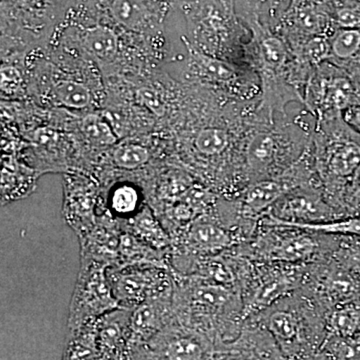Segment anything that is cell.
<instances>
[{
  "label": "cell",
  "mask_w": 360,
  "mask_h": 360,
  "mask_svg": "<svg viewBox=\"0 0 360 360\" xmlns=\"http://www.w3.org/2000/svg\"><path fill=\"white\" fill-rule=\"evenodd\" d=\"M311 146L315 170L329 202L360 165V137L338 116L314 122Z\"/></svg>",
  "instance_id": "cell-6"
},
{
  "label": "cell",
  "mask_w": 360,
  "mask_h": 360,
  "mask_svg": "<svg viewBox=\"0 0 360 360\" xmlns=\"http://www.w3.org/2000/svg\"><path fill=\"white\" fill-rule=\"evenodd\" d=\"M77 0H1L2 39L34 44L49 39Z\"/></svg>",
  "instance_id": "cell-7"
},
{
  "label": "cell",
  "mask_w": 360,
  "mask_h": 360,
  "mask_svg": "<svg viewBox=\"0 0 360 360\" xmlns=\"http://www.w3.org/2000/svg\"><path fill=\"white\" fill-rule=\"evenodd\" d=\"M110 265L80 257V269L68 312V333L84 328L104 314L122 309L108 278Z\"/></svg>",
  "instance_id": "cell-11"
},
{
  "label": "cell",
  "mask_w": 360,
  "mask_h": 360,
  "mask_svg": "<svg viewBox=\"0 0 360 360\" xmlns=\"http://www.w3.org/2000/svg\"><path fill=\"white\" fill-rule=\"evenodd\" d=\"M61 360H103L96 345V321L68 333Z\"/></svg>",
  "instance_id": "cell-25"
},
{
  "label": "cell",
  "mask_w": 360,
  "mask_h": 360,
  "mask_svg": "<svg viewBox=\"0 0 360 360\" xmlns=\"http://www.w3.org/2000/svg\"><path fill=\"white\" fill-rule=\"evenodd\" d=\"M82 129L90 143L96 146H111L117 139L108 122L99 115L86 116L82 120Z\"/></svg>",
  "instance_id": "cell-32"
},
{
  "label": "cell",
  "mask_w": 360,
  "mask_h": 360,
  "mask_svg": "<svg viewBox=\"0 0 360 360\" xmlns=\"http://www.w3.org/2000/svg\"><path fill=\"white\" fill-rule=\"evenodd\" d=\"M329 255L360 279V238L338 236L335 248Z\"/></svg>",
  "instance_id": "cell-29"
},
{
  "label": "cell",
  "mask_w": 360,
  "mask_h": 360,
  "mask_svg": "<svg viewBox=\"0 0 360 360\" xmlns=\"http://www.w3.org/2000/svg\"><path fill=\"white\" fill-rule=\"evenodd\" d=\"M330 63L347 70L360 82V26L338 28L329 37Z\"/></svg>",
  "instance_id": "cell-21"
},
{
  "label": "cell",
  "mask_w": 360,
  "mask_h": 360,
  "mask_svg": "<svg viewBox=\"0 0 360 360\" xmlns=\"http://www.w3.org/2000/svg\"><path fill=\"white\" fill-rule=\"evenodd\" d=\"M77 8L139 37H155L163 30L172 0H77Z\"/></svg>",
  "instance_id": "cell-9"
},
{
  "label": "cell",
  "mask_w": 360,
  "mask_h": 360,
  "mask_svg": "<svg viewBox=\"0 0 360 360\" xmlns=\"http://www.w3.org/2000/svg\"><path fill=\"white\" fill-rule=\"evenodd\" d=\"M342 118L348 127L360 137V104L345 110L342 113Z\"/></svg>",
  "instance_id": "cell-37"
},
{
  "label": "cell",
  "mask_w": 360,
  "mask_h": 360,
  "mask_svg": "<svg viewBox=\"0 0 360 360\" xmlns=\"http://www.w3.org/2000/svg\"><path fill=\"white\" fill-rule=\"evenodd\" d=\"M360 104V82L347 70L330 61L317 66L310 75L303 104L315 122L342 116Z\"/></svg>",
  "instance_id": "cell-8"
},
{
  "label": "cell",
  "mask_w": 360,
  "mask_h": 360,
  "mask_svg": "<svg viewBox=\"0 0 360 360\" xmlns=\"http://www.w3.org/2000/svg\"><path fill=\"white\" fill-rule=\"evenodd\" d=\"M264 217L278 224H319L342 219L328 202L319 186L297 187L277 201Z\"/></svg>",
  "instance_id": "cell-17"
},
{
  "label": "cell",
  "mask_w": 360,
  "mask_h": 360,
  "mask_svg": "<svg viewBox=\"0 0 360 360\" xmlns=\"http://www.w3.org/2000/svg\"><path fill=\"white\" fill-rule=\"evenodd\" d=\"M240 1L243 4L241 11H255L259 14L262 22L271 27L288 6V0H240Z\"/></svg>",
  "instance_id": "cell-33"
},
{
  "label": "cell",
  "mask_w": 360,
  "mask_h": 360,
  "mask_svg": "<svg viewBox=\"0 0 360 360\" xmlns=\"http://www.w3.org/2000/svg\"><path fill=\"white\" fill-rule=\"evenodd\" d=\"M236 6V0L181 2L187 30L184 39L202 53L248 65L246 49L251 32Z\"/></svg>",
  "instance_id": "cell-3"
},
{
  "label": "cell",
  "mask_w": 360,
  "mask_h": 360,
  "mask_svg": "<svg viewBox=\"0 0 360 360\" xmlns=\"http://www.w3.org/2000/svg\"><path fill=\"white\" fill-rule=\"evenodd\" d=\"M290 226L300 227V229L316 232V233L328 234V236L360 238V217H343V219L319 222V224H295Z\"/></svg>",
  "instance_id": "cell-31"
},
{
  "label": "cell",
  "mask_w": 360,
  "mask_h": 360,
  "mask_svg": "<svg viewBox=\"0 0 360 360\" xmlns=\"http://www.w3.org/2000/svg\"><path fill=\"white\" fill-rule=\"evenodd\" d=\"M150 158V151L148 148L137 143L122 144L113 149L111 153V163L113 167L127 172L141 169L146 167Z\"/></svg>",
  "instance_id": "cell-28"
},
{
  "label": "cell",
  "mask_w": 360,
  "mask_h": 360,
  "mask_svg": "<svg viewBox=\"0 0 360 360\" xmlns=\"http://www.w3.org/2000/svg\"><path fill=\"white\" fill-rule=\"evenodd\" d=\"M326 328V338H352L360 335V297L329 309Z\"/></svg>",
  "instance_id": "cell-23"
},
{
  "label": "cell",
  "mask_w": 360,
  "mask_h": 360,
  "mask_svg": "<svg viewBox=\"0 0 360 360\" xmlns=\"http://www.w3.org/2000/svg\"><path fill=\"white\" fill-rule=\"evenodd\" d=\"M271 28L290 47L312 37H329L338 30L328 0H288Z\"/></svg>",
  "instance_id": "cell-14"
},
{
  "label": "cell",
  "mask_w": 360,
  "mask_h": 360,
  "mask_svg": "<svg viewBox=\"0 0 360 360\" xmlns=\"http://www.w3.org/2000/svg\"><path fill=\"white\" fill-rule=\"evenodd\" d=\"M328 312L302 288L250 319L274 338L288 360H297L319 354Z\"/></svg>",
  "instance_id": "cell-4"
},
{
  "label": "cell",
  "mask_w": 360,
  "mask_h": 360,
  "mask_svg": "<svg viewBox=\"0 0 360 360\" xmlns=\"http://www.w3.org/2000/svg\"><path fill=\"white\" fill-rule=\"evenodd\" d=\"M131 309H118L96 321V345L103 360H129Z\"/></svg>",
  "instance_id": "cell-18"
},
{
  "label": "cell",
  "mask_w": 360,
  "mask_h": 360,
  "mask_svg": "<svg viewBox=\"0 0 360 360\" xmlns=\"http://www.w3.org/2000/svg\"><path fill=\"white\" fill-rule=\"evenodd\" d=\"M120 225L123 231L134 234L153 248L170 252L172 238L153 208L149 206L144 205L135 217L127 221L120 222Z\"/></svg>",
  "instance_id": "cell-22"
},
{
  "label": "cell",
  "mask_w": 360,
  "mask_h": 360,
  "mask_svg": "<svg viewBox=\"0 0 360 360\" xmlns=\"http://www.w3.org/2000/svg\"><path fill=\"white\" fill-rule=\"evenodd\" d=\"M336 238V236L277 224L264 217L255 236L238 248L252 262L305 265L329 255L335 248Z\"/></svg>",
  "instance_id": "cell-5"
},
{
  "label": "cell",
  "mask_w": 360,
  "mask_h": 360,
  "mask_svg": "<svg viewBox=\"0 0 360 360\" xmlns=\"http://www.w3.org/2000/svg\"><path fill=\"white\" fill-rule=\"evenodd\" d=\"M328 1H330V0H328Z\"/></svg>",
  "instance_id": "cell-39"
},
{
  "label": "cell",
  "mask_w": 360,
  "mask_h": 360,
  "mask_svg": "<svg viewBox=\"0 0 360 360\" xmlns=\"http://www.w3.org/2000/svg\"><path fill=\"white\" fill-rule=\"evenodd\" d=\"M52 96L56 103L70 110H84L92 101L89 87L75 80H59L52 87Z\"/></svg>",
  "instance_id": "cell-27"
},
{
  "label": "cell",
  "mask_w": 360,
  "mask_h": 360,
  "mask_svg": "<svg viewBox=\"0 0 360 360\" xmlns=\"http://www.w3.org/2000/svg\"><path fill=\"white\" fill-rule=\"evenodd\" d=\"M141 194L130 184H120L111 189L105 212L118 222L127 221L135 217L142 208Z\"/></svg>",
  "instance_id": "cell-24"
},
{
  "label": "cell",
  "mask_w": 360,
  "mask_h": 360,
  "mask_svg": "<svg viewBox=\"0 0 360 360\" xmlns=\"http://www.w3.org/2000/svg\"><path fill=\"white\" fill-rule=\"evenodd\" d=\"M174 319V295L160 296L141 303L131 310V345H146L167 328Z\"/></svg>",
  "instance_id": "cell-19"
},
{
  "label": "cell",
  "mask_w": 360,
  "mask_h": 360,
  "mask_svg": "<svg viewBox=\"0 0 360 360\" xmlns=\"http://www.w3.org/2000/svg\"><path fill=\"white\" fill-rule=\"evenodd\" d=\"M307 265L253 262L241 291L245 321L302 290L307 279Z\"/></svg>",
  "instance_id": "cell-10"
},
{
  "label": "cell",
  "mask_w": 360,
  "mask_h": 360,
  "mask_svg": "<svg viewBox=\"0 0 360 360\" xmlns=\"http://www.w3.org/2000/svg\"><path fill=\"white\" fill-rule=\"evenodd\" d=\"M251 32L246 65L257 73L260 94L257 110L269 122L286 117L288 104H303L305 86L311 73L296 60L290 45L265 25L255 11H241Z\"/></svg>",
  "instance_id": "cell-1"
},
{
  "label": "cell",
  "mask_w": 360,
  "mask_h": 360,
  "mask_svg": "<svg viewBox=\"0 0 360 360\" xmlns=\"http://www.w3.org/2000/svg\"><path fill=\"white\" fill-rule=\"evenodd\" d=\"M108 274L122 309L132 310L146 300L174 292V274L170 267H110Z\"/></svg>",
  "instance_id": "cell-13"
},
{
  "label": "cell",
  "mask_w": 360,
  "mask_h": 360,
  "mask_svg": "<svg viewBox=\"0 0 360 360\" xmlns=\"http://www.w3.org/2000/svg\"><path fill=\"white\" fill-rule=\"evenodd\" d=\"M314 127L302 120L277 117L262 120L246 135L243 149V172L246 186L276 179L297 162L309 148ZM245 186V187H246Z\"/></svg>",
  "instance_id": "cell-2"
},
{
  "label": "cell",
  "mask_w": 360,
  "mask_h": 360,
  "mask_svg": "<svg viewBox=\"0 0 360 360\" xmlns=\"http://www.w3.org/2000/svg\"><path fill=\"white\" fill-rule=\"evenodd\" d=\"M302 290L326 309L360 297V279L330 255L307 265Z\"/></svg>",
  "instance_id": "cell-15"
},
{
  "label": "cell",
  "mask_w": 360,
  "mask_h": 360,
  "mask_svg": "<svg viewBox=\"0 0 360 360\" xmlns=\"http://www.w3.org/2000/svg\"><path fill=\"white\" fill-rule=\"evenodd\" d=\"M139 96L149 110L155 112L156 115H162L165 113V103L155 90L142 89L139 90Z\"/></svg>",
  "instance_id": "cell-36"
},
{
  "label": "cell",
  "mask_w": 360,
  "mask_h": 360,
  "mask_svg": "<svg viewBox=\"0 0 360 360\" xmlns=\"http://www.w3.org/2000/svg\"><path fill=\"white\" fill-rule=\"evenodd\" d=\"M297 360H328L321 354H317L312 355V356L304 357V359H300Z\"/></svg>",
  "instance_id": "cell-38"
},
{
  "label": "cell",
  "mask_w": 360,
  "mask_h": 360,
  "mask_svg": "<svg viewBox=\"0 0 360 360\" xmlns=\"http://www.w3.org/2000/svg\"><path fill=\"white\" fill-rule=\"evenodd\" d=\"M77 184L71 180L66 184L63 212L66 224L70 225L78 236L96 224L104 212L97 210L94 188Z\"/></svg>",
  "instance_id": "cell-20"
},
{
  "label": "cell",
  "mask_w": 360,
  "mask_h": 360,
  "mask_svg": "<svg viewBox=\"0 0 360 360\" xmlns=\"http://www.w3.org/2000/svg\"><path fill=\"white\" fill-rule=\"evenodd\" d=\"M146 347L153 360H212L214 340L174 319Z\"/></svg>",
  "instance_id": "cell-16"
},
{
  "label": "cell",
  "mask_w": 360,
  "mask_h": 360,
  "mask_svg": "<svg viewBox=\"0 0 360 360\" xmlns=\"http://www.w3.org/2000/svg\"><path fill=\"white\" fill-rule=\"evenodd\" d=\"M21 77L20 71L13 66H2L1 87L6 92L15 91L20 86Z\"/></svg>",
  "instance_id": "cell-35"
},
{
  "label": "cell",
  "mask_w": 360,
  "mask_h": 360,
  "mask_svg": "<svg viewBox=\"0 0 360 360\" xmlns=\"http://www.w3.org/2000/svg\"><path fill=\"white\" fill-rule=\"evenodd\" d=\"M319 354L328 360H360V335L352 338H326Z\"/></svg>",
  "instance_id": "cell-30"
},
{
  "label": "cell",
  "mask_w": 360,
  "mask_h": 360,
  "mask_svg": "<svg viewBox=\"0 0 360 360\" xmlns=\"http://www.w3.org/2000/svg\"><path fill=\"white\" fill-rule=\"evenodd\" d=\"M341 217H360V165L329 201Z\"/></svg>",
  "instance_id": "cell-26"
},
{
  "label": "cell",
  "mask_w": 360,
  "mask_h": 360,
  "mask_svg": "<svg viewBox=\"0 0 360 360\" xmlns=\"http://www.w3.org/2000/svg\"><path fill=\"white\" fill-rule=\"evenodd\" d=\"M212 360H258L255 354L233 343L215 345Z\"/></svg>",
  "instance_id": "cell-34"
},
{
  "label": "cell",
  "mask_w": 360,
  "mask_h": 360,
  "mask_svg": "<svg viewBox=\"0 0 360 360\" xmlns=\"http://www.w3.org/2000/svg\"><path fill=\"white\" fill-rule=\"evenodd\" d=\"M187 49L189 75L198 82L214 87L225 98L251 103L259 98V80L248 65L231 63L202 53L184 39Z\"/></svg>",
  "instance_id": "cell-12"
}]
</instances>
